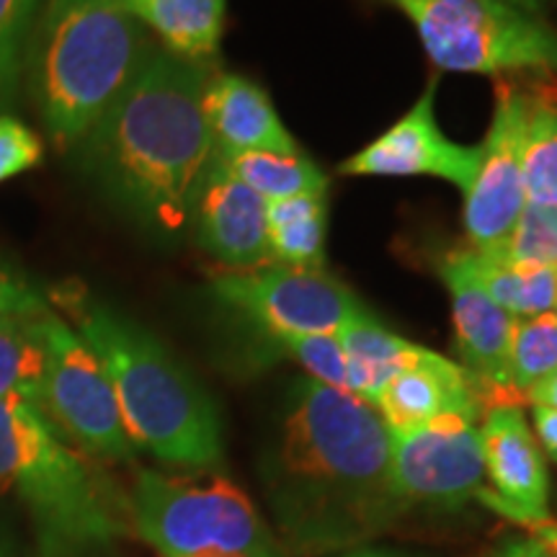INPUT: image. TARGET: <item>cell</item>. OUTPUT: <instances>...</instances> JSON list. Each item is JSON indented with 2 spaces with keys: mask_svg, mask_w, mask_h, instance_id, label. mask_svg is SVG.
<instances>
[{
  "mask_svg": "<svg viewBox=\"0 0 557 557\" xmlns=\"http://www.w3.org/2000/svg\"><path fill=\"white\" fill-rule=\"evenodd\" d=\"M263 478L278 529L305 555L357 547L408 511L377 408L312 377L292 387Z\"/></svg>",
  "mask_w": 557,
  "mask_h": 557,
  "instance_id": "cell-1",
  "label": "cell"
},
{
  "mask_svg": "<svg viewBox=\"0 0 557 557\" xmlns=\"http://www.w3.org/2000/svg\"><path fill=\"white\" fill-rule=\"evenodd\" d=\"M212 70L152 45L137 75L81 139L83 169L139 222L178 235L212 163L205 116Z\"/></svg>",
  "mask_w": 557,
  "mask_h": 557,
  "instance_id": "cell-2",
  "label": "cell"
},
{
  "mask_svg": "<svg viewBox=\"0 0 557 557\" xmlns=\"http://www.w3.org/2000/svg\"><path fill=\"white\" fill-rule=\"evenodd\" d=\"M62 302L107 369L132 444L173 468H220L218 406L189 369L150 331L99 299L75 292Z\"/></svg>",
  "mask_w": 557,
  "mask_h": 557,
  "instance_id": "cell-3",
  "label": "cell"
},
{
  "mask_svg": "<svg viewBox=\"0 0 557 557\" xmlns=\"http://www.w3.org/2000/svg\"><path fill=\"white\" fill-rule=\"evenodd\" d=\"M152 45L124 0H45L26 73L54 148H78L124 94Z\"/></svg>",
  "mask_w": 557,
  "mask_h": 557,
  "instance_id": "cell-4",
  "label": "cell"
},
{
  "mask_svg": "<svg viewBox=\"0 0 557 557\" xmlns=\"http://www.w3.org/2000/svg\"><path fill=\"white\" fill-rule=\"evenodd\" d=\"M0 485L16 493L39 557H86L129 529V504L29 400L0 398Z\"/></svg>",
  "mask_w": 557,
  "mask_h": 557,
  "instance_id": "cell-5",
  "label": "cell"
},
{
  "mask_svg": "<svg viewBox=\"0 0 557 557\" xmlns=\"http://www.w3.org/2000/svg\"><path fill=\"white\" fill-rule=\"evenodd\" d=\"M127 504L135 532L163 557H284L246 493L225 478L139 470Z\"/></svg>",
  "mask_w": 557,
  "mask_h": 557,
  "instance_id": "cell-6",
  "label": "cell"
},
{
  "mask_svg": "<svg viewBox=\"0 0 557 557\" xmlns=\"http://www.w3.org/2000/svg\"><path fill=\"white\" fill-rule=\"evenodd\" d=\"M410 18L438 70L493 78L557 73V34L498 0H389Z\"/></svg>",
  "mask_w": 557,
  "mask_h": 557,
  "instance_id": "cell-7",
  "label": "cell"
},
{
  "mask_svg": "<svg viewBox=\"0 0 557 557\" xmlns=\"http://www.w3.org/2000/svg\"><path fill=\"white\" fill-rule=\"evenodd\" d=\"M37 408L67 442L114 462L135 459L120 403L101 359L73 325L52 312L47 323V369Z\"/></svg>",
  "mask_w": 557,
  "mask_h": 557,
  "instance_id": "cell-8",
  "label": "cell"
},
{
  "mask_svg": "<svg viewBox=\"0 0 557 557\" xmlns=\"http://www.w3.org/2000/svg\"><path fill=\"white\" fill-rule=\"evenodd\" d=\"M212 292L263 336H336L348 320L367 312L359 297L325 269L263 263L214 271Z\"/></svg>",
  "mask_w": 557,
  "mask_h": 557,
  "instance_id": "cell-9",
  "label": "cell"
},
{
  "mask_svg": "<svg viewBox=\"0 0 557 557\" xmlns=\"http://www.w3.org/2000/svg\"><path fill=\"white\" fill-rule=\"evenodd\" d=\"M529 96L517 75L496 78V111L491 129L478 145V169L465 189V233L472 250L498 248L517 225L527 205L524 152Z\"/></svg>",
  "mask_w": 557,
  "mask_h": 557,
  "instance_id": "cell-10",
  "label": "cell"
},
{
  "mask_svg": "<svg viewBox=\"0 0 557 557\" xmlns=\"http://www.w3.org/2000/svg\"><path fill=\"white\" fill-rule=\"evenodd\" d=\"M478 421L438 416L408 434H389L393 483L403 504L462 506L483 487V444Z\"/></svg>",
  "mask_w": 557,
  "mask_h": 557,
  "instance_id": "cell-11",
  "label": "cell"
},
{
  "mask_svg": "<svg viewBox=\"0 0 557 557\" xmlns=\"http://www.w3.org/2000/svg\"><path fill=\"white\" fill-rule=\"evenodd\" d=\"M438 274L451 297V323L462 369L475 385L483 413L498 406L521 408L527 398L511 380L513 318L480 287L470 267V248L449 253L438 263Z\"/></svg>",
  "mask_w": 557,
  "mask_h": 557,
  "instance_id": "cell-12",
  "label": "cell"
},
{
  "mask_svg": "<svg viewBox=\"0 0 557 557\" xmlns=\"http://www.w3.org/2000/svg\"><path fill=\"white\" fill-rule=\"evenodd\" d=\"M485 475L493 487H480L478 500L500 517L517 521L527 529L549 524V475L545 455L537 436L527 426V418L519 406H498L485 410L483 429Z\"/></svg>",
  "mask_w": 557,
  "mask_h": 557,
  "instance_id": "cell-13",
  "label": "cell"
},
{
  "mask_svg": "<svg viewBox=\"0 0 557 557\" xmlns=\"http://www.w3.org/2000/svg\"><path fill=\"white\" fill-rule=\"evenodd\" d=\"M438 78L423 90L406 116L357 156L338 165V176H434L468 189L478 169L480 148H465L438 129L434 96Z\"/></svg>",
  "mask_w": 557,
  "mask_h": 557,
  "instance_id": "cell-14",
  "label": "cell"
},
{
  "mask_svg": "<svg viewBox=\"0 0 557 557\" xmlns=\"http://www.w3.org/2000/svg\"><path fill=\"white\" fill-rule=\"evenodd\" d=\"M197 243L227 269L271 263L267 235V199L248 189L218 158L201 178L191 209Z\"/></svg>",
  "mask_w": 557,
  "mask_h": 557,
  "instance_id": "cell-15",
  "label": "cell"
},
{
  "mask_svg": "<svg viewBox=\"0 0 557 557\" xmlns=\"http://www.w3.org/2000/svg\"><path fill=\"white\" fill-rule=\"evenodd\" d=\"M374 408L389 434H408L447 413L468 416L472 421L483 413L475 385L462 364L438 357L423 346L382 387Z\"/></svg>",
  "mask_w": 557,
  "mask_h": 557,
  "instance_id": "cell-16",
  "label": "cell"
},
{
  "mask_svg": "<svg viewBox=\"0 0 557 557\" xmlns=\"http://www.w3.org/2000/svg\"><path fill=\"white\" fill-rule=\"evenodd\" d=\"M205 116L214 156L267 150L299 152L295 137L278 120L267 90L235 73L209 75Z\"/></svg>",
  "mask_w": 557,
  "mask_h": 557,
  "instance_id": "cell-17",
  "label": "cell"
},
{
  "mask_svg": "<svg viewBox=\"0 0 557 557\" xmlns=\"http://www.w3.org/2000/svg\"><path fill=\"white\" fill-rule=\"evenodd\" d=\"M160 47L184 60L207 62L220 50L225 0H124Z\"/></svg>",
  "mask_w": 557,
  "mask_h": 557,
  "instance_id": "cell-18",
  "label": "cell"
},
{
  "mask_svg": "<svg viewBox=\"0 0 557 557\" xmlns=\"http://www.w3.org/2000/svg\"><path fill=\"white\" fill-rule=\"evenodd\" d=\"M336 338L346 354V389L357 398L372 403V406L382 387L421 348L398 336V333L387 331L369 310L348 320L344 329L336 333Z\"/></svg>",
  "mask_w": 557,
  "mask_h": 557,
  "instance_id": "cell-19",
  "label": "cell"
},
{
  "mask_svg": "<svg viewBox=\"0 0 557 557\" xmlns=\"http://www.w3.org/2000/svg\"><path fill=\"white\" fill-rule=\"evenodd\" d=\"M325 230H329V191L267 201L271 263L323 269Z\"/></svg>",
  "mask_w": 557,
  "mask_h": 557,
  "instance_id": "cell-20",
  "label": "cell"
},
{
  "mask_svg": "<svg viewBox=\"0 0 557 557\" xmlns=\"http://www.w3.org/2000/svg\"><path fill=\"white\" fill-rule=\"evenodd\" d=\"M47 305L0 315V398H21L37 406L47 369Z\"/></svg>",
  "mask_w": 557,
  "mask_h": 557,
  "instance_id": "cell-21",
  "label": "cell"
},
{
  "mask_svg": "<svg viewBox=\"0 0 557 557\" xmlns=\"http://www.w3.org/2000/svg\"><path fill=\"white\" fill-rule=\"evenodd\" d=\"M527 96L529 111L521 152L527 201L557 205V73H532Z\"/></svg>",
  "mask_w": 557,
  "mask_h": 557,
  "instance_id": "cell-22",
  "label": "cell"
},
{
  "mask_svg": "<svg viewBox=\"0 0 557 557\" xmlns=\"http://www.w3.org/2000/svg\"><path fill=\"white\" fill-rule=\"evenodd\" d=\"M472 274L487 297L511 318H534L553 312L557 302V267L500 261L470 248Z\"/></svg>",
  "mask_w": 557,
  "mask_h": 557,
  "instance_id": "cell-23",
  "label": "cell"
},
{
  "mask_svg": "<svg viewBox=\"0 0 557 557\" xmlns=\"http://www.w3.org/2000/svg\"><path fill=\"white\" fill-rule=\"evenodd\" d=\"M235 178L243 181L267 201H278L302 194L329 191V176L302 152L250 150L235 156H214Z\"/></svg>",
  "mask_w": 557,
  "mask_h": 557,
  "instance_id": "cell-24",
  "label": "cell"
},
{
  "mask_svg": "<svg viewBox=\"0 0 557 557\" xmlns=\"http://www.w3.org/2000/svg\"><path fill=\"white\" fill-rule=\"evenodd\" d=\"M557 372V312L534 318H513L511 380L521 395Z\"/></svg>",
  "mask_w": 557,
  "mask_h": 557,
  "instance_id": "cell-25",
  "label": "cell"
},
{
  "mask_svg": "<svg viewBox=\"0 0 557 557\" xmlns=\"http://www.w3.org/2000/svg\"><path fill=\"white\" fill-rule=\"evenodd\" d=\"M41 9L45 0H0V109L16 101Z\"/></svg>",
  "mask_w": 557,
  "mask_h": 557,
  "instance_id": "cell-26",
  "label": "cell"
},
{
  "mask_svg": "<svg viewBox=\"0 0 557 557\" xmlns=\"http://www.w3.org/2000/svg\"><path fill=\"white\" fill-rule=\"evenodd\" d=\"M485 253L529 267H557V205L527 201L508 238Z\"/></svg>",
  "mask_w": 557,
  "mask_h": 557,
  "instance_id": "cell-27",
  "label": "cell"
},
{
  "mask_svg": "<svg viewBox=\"0 0 557 557\" xmlns=\"http://www.w3.org/2000/svg\"><path fill=\"white\" fill-rule=\"evenodd\" d=\"M267 346L284 357L295 359L308 369L312 380L329 387L346 389V354L336 336L315 333V336H267ZM348 393V389H346Z\"/></svg>",
  "mask_w": 557,
  "mask_h": 557,
  "instance_id": "cell-28",
  "label": "cell"
},
{
  "mask_svg": "<svg viewBox=\"0 0 557 557\" xmlns=\"http://www.w3.org/2000/svg\"><path fill=\"white\" fill-rule=\"evenodd\" d=\"M45 145L39 135L11 114H0V184L41 163Z\"/></svg>",
  "mask_w": 557,
  "mask_h": 557,
  "instance_id": "cell-29",
  "label": "cell"
},
{
  "mask_svg": "<svg viewBox=\"0 0 557 557\" xmlns=\"http://www.w3.org/2000/svg\"><path fill=\"white\" fill-rule=\"evenodd\" d=\"M47 305L29 284L21 282V278L11 276L9 271L0 269V315H9V312L18 310H32Z\"/></svg>",
  "mask_w": 557,
  "mask_h": 557,
  "instance_id": "cell-30",
  "label": "cell"
},
{
  "mask_svg": "<svg viewBox=\"0 0 557 557\" xmlns=\"http://www.w3.org/2000/svg\"><path fill=\"white\" fill-rule=\"evenodd\" d=\"M534 431H537L540 444L545 447L547 457L557 462V410L534 406Z\"/></svg>",
  "mask_w": 557,
  "mask_h": 557,
  "instance_id": "cell-31",
  "label": "cell"
},
{
  "mask_svg": "<svg viewBox=\"0 0 557 557\" xmlns=\"http://www.w3.org/2000/svg\"><path fill=\"white\" fill-rule=\"evenodd\" d=\"M491 557H549L537 540H513L493 553Z\"/></svg>",
  "mask_w": 557,
  "mask_h": 557,
  "instance_id": "cell-32",
  "label": "cell"
},
{
  "mask_svg": "<svg viewBox=\"0 0 557 557\" xmlns=\"http://www.w3.org/2000/svg\"><path fill=\"white\" fill-rule=\"evenodd\" d=\"M527 400H532L534 406H545V408L557 410V372L553 374V377H547L545 382H540L534 389H529Z\"/></svg>",
  "mask_w": 557,
  "mask_h": 557,
  "instance_id": "cell-33",
  "label": "cell"
},
{
  "mask_svg": "<svg viewBox=\"0 0 557 557\" xmlns=\"http://www.w3.org/2000/svg\"><path fill=\"white\" fill-rule=\"evenodd\" d=\"M534 534H537V540L542 547L547 549V555L549 557H557V527L555 524H545V527H540V529H534Z\"/></svg>",
  "mask_w": 557,
  "mask_h": 557,
  "instance_id": "cell-34",
  "label": "cell"
},
{
  "mask_svg": "<svg viewBox=\"0 0 557 557\" xmlns=\"http://www.w3.org/2000/svg\"><path fill=\"white\" fill-rule=\"evenodd\" d=\"M498 3L513 5V9L532 13V16H540V13L545 11V5L549 3V0H498Z\"/></svg>",
  "mask_w": 557,
  "mask_h": 557,
  "instance_id": "cell-35",
  "label": "cell"
},
{
  "mask_svg": "<svg viewBox=\"0 0 557 557\" xmlns=\"http://www.w3.org/2000/svg\"><path fill=\"white\" fill-rule=\"evenodd\" d=\"M0 557H16V555H13L11 545H9V542H5L3 537H0Z\"/></svg>",
  "mask_w": 557,
  "mask_h": 557,
  "instance_id": "cell-36",
  "label": "cell"
},
{
  "mask_svg": "<svg viewBox=\"0 0 557 557\" xmlns=\"http://www.w3.org/2000/svg\"><path fill=\"white\" fill-rule=\"evenodd\" d=\"M346 557H400V555H389V553H354Z\"/></svg>",
  "mask_w": 557,
  "mask_h": 557,
  "instance_id": "cell-37",
  "label": "cell"
},
{
  "mask_svg": "<svg viewBox=\"0 0 557 557\" xmlns=\"http://www.w3.org/2000/svg\"><path fill=\"white\" fill-rule=\"evenodd\" d=\"M194 557H250V555H238V553H207V555H194Z\"/></svg>",
  "mask_w": 557,
  "mask_h": 557,
  "instance_id": "cell-38",
  "label": "cell"
},
{
  "mask_svg": "<svg viewBox=\"0 0 557 557\" xmlns=\"http://www.w3.org/2000/svg\"><path fill=\"white\" fill-rule=\"evenodd\" d=\"M555 312H557V302H555Z\"/></svg>",
  "mask_w": 557,
  "mask_h": 557,
  "instance_id": "cell-39",
  "label": "cell"
}]
</instances>
